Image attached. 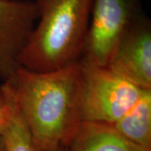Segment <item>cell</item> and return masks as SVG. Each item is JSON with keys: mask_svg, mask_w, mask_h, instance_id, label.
<instances>
[{"mask_svg": "<svg viewBox=\"0 0 151 151\" xmlns=\"http://www.w3.org/2000/svg\"><path fill=\"white\" fill-rule=\"evenodd\" d=\"M9 79L37 151L65 146L81 122L80 62L45 72L19 66Z\"/></svg>", "mask_w": 151, "mask_h": 151, "instance_id": "obj_1", "label": "cell"}, {"mask_svg": "<svg viewBox=\"0 0 151 151\" xmlns=\"http://www.w3.org/2000/svg\"><path fill=\"white\" fill-rule=\"evenodd\" d=\"M38 19L19 56V65L37 72L79 61L93 0H34Z\"/></svg>", "mask_w": 151, "mask_h": 151, "instance_id": "obj_2", "label": "cell"}, {"mask_svg": "<svg viewBox=\"0 0 151 151\" xmlns=\"http://www.w3.org/2000/svg\"><path fill=\"white\" fill-rule=\"evenodd\" d=\"M80 64L81 121L113 124L134 105L145 90L108 66Z\"/></svg>", "mask_w": 151, "mask_h": 151, "instance_id": "obj_3", "label": "cell"}, {"mask_svg": "<svg viewBox=\"0 0 151 151\" xmlns=\"http://www.w3.org/2000/svg\"><path fill=\"white\" fill-rule=\"evenodd\" d=\"M143 13L142 0H93L79 61L107 66L122 38Z\"/></svg>", "mask_w": 151, "mask_h": 151, "instance_id": "obj_4", "label": "cell"}, {"mask_svg": "<svg viewBox=\"0 0 151 151\" xmlns=\"http://www.w3.org/2000/svg\"><path fill=\"white\" fill-rule=\"evenodd\" d=\"M37 19L34 0H0V77L4 81L19 68V56Z\"/></svg>", "mask_w": 151, "mask_h": 151, "instance_id": "obj_5", "label": "cell"}, {"mask_svg": "<svg viewBox=\"0 0 151 151\" xmlns=\"http://www.w3.org/2000/svg\"><path fill=\"white\" fill-rule=\"evenodd\" d=\"M107 66L142 89H151V22L145 13L122 38Z\"/></svg>", "mask_w": 151, "mask_h": 151, "instance_id": "obj_6", "label": "cell"}, {"mask_svg": "<svg viewBox=\"0 0 151 151\" xmlns=\"http://www.w3.org/2000/svg\"><path fill=\"white\" fill-rule=\"evenodd\" d=\"M66 151H149L119 133L113 124L81 121L65 145Z\"/></svg>", "mask_w": 151, "mask_h": 151, "instance_id": "obj_7", "label": "cell"}, {"mask_svg": "<svg viewBox=\"0 0 151 151\" xmlns=\"http://www.w3.org/2000/svg\"><path fill=\"white\" fill-rule=\"evenodd\" d=\"M4 101V113L0 121V135L5 151H37L14 94L9 79L0 86Z\"/></svg>", "mask_w": 151, "mask_h": 151, "instance_id": "obj_8", "label": "cell"}, {"mask_svg": "<svg viewBox=\"0 0 151 151\" xmlns=\"http://www.w3.org/2000/svg\"><path fill=\"white\" fill-rule=\"evenodd\" d=\"M113 125L128 139L151 151V89H145L134 105Z\"/></svg>", "mask_w": 151, "mask_h": 151, "instance_id": "obj_9", "label": "cell"}, {"mask_svg": "<svg viewBox=\"0 0 151 151\" xmlns=\"http://www.w3.org/2000/svg\"><path fill=\"white\" fill-rule=\"evenodd\" d=\"M3 113H4V101H3V97L0 92V121L3 117Z\"/></svg>", "mask_w": 151, "mask_h": 151, "instance_id": "obj_10", "label": "cell"}, {"mask_svg": "<svg viewBox=\"0 0 151 151\" xmlns=\"http://www.w3.org/2000/svg\"><path fill=\"white\" fill-rule=\"evenodd\" d=\"M0 151H5V148H4V141L3 139L0 135Z\"/></svg>", "mask_w": 151, "mask_h": 151, "instance_id": "obj_11", "label": "cell"}, {"mask_svg": "<svg viewBox=\"0 0 151 151\" xmlns=\"http://www.w3.org/2000/svg\"><path fill=\"white\" fill-rule=\"evenodd\" d=\"M52 151H66V150H65V147L60 146V147H59L58 149H56V150H52Z\"/></svg>", "mask_w": 151, "mask_h": 151, "instance_id": "obj_12", "label": "cell"}, {"mask_svg": "<svg viewBox=\"0 0 151 151\" xmlns=\"http://www.w3.org/2000/svg\"><path fill=\"white\" fill-rule=\"evenodd\" d=\"M13 1H25V0H13Z\"/></svg>", "mask_w": 151, "mask_h": 151, "instance_id": "obj_13", "label": "cell"}]
</instances>
